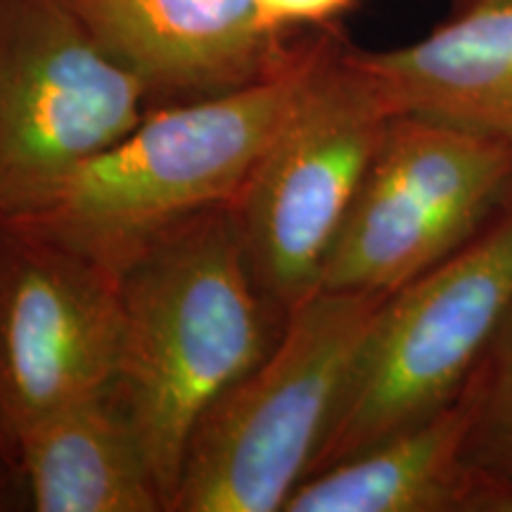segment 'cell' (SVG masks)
<instances>
[{"label":"cell","mask_w":512,"mask_h":512,"mask_svg":"<svg viewBox=\"0 0 512 512\" xmlns=\"http://www.w3.org/2000/svg\"><path fill=\"white\" fill-rule=\"evenodd\" d=\"M119 294L112 396L171 512L192 434L214 401L271 351L283 330L273 323L280 311L256 285L230 207L166 230L121 268Z\"/></svg>","instance_id":"obj_1"},{"label":"cell","mask_w":512,"mask_h":512,"mask_svg":"<svg viewBox=\"0 0 512 512\" xmlns=\"http://www.w3.org/2000/svg\"><path fill=\"white\" fill-rule=\"evenodd\" d=\"M337 41L316 36L264 79L150 110L48 209L15 221L119 275L166 230L235 202Z\"/></svg>","instance_id":"obj_2"},{"label":"cell","mask_w":512,"mask_h":512,"mask_svg":"<svg viewBox=\"0 0 512 512\" xmlns=\"http://www.w3.org/2000/svg\"><path fill=\"white\" fill-rule=\"evenodd\" d=\"M389 294L316 290L192 434L171 512L285 510L328 437Z\"/></svg>","instance_id":"obj_3"},{"label":"cell","mask_w":512,"mask_h":512,"mask_svg":"<svg viewBox=\"0 0 512 512\" xmlns=\"http://www.w3.org/2000/svg\"><path fill=\"white\" fill-rule=\"evenodd\" d=\"M510 309L512 200L475 238L384 299L311 475L456 401Z\"/></svg>","instance_id":"obj_4"},{"label":"cell","mask_w":512,"mask_h":512,"mask_svg":"<svg viewBox=\"0 0 512 512\" xmlns=\"http://www.w3.org/2000/svg\"><path fill=\"white\" fill-rule=\"evenodd\" d=\"M392 117L337 41L230 204L256 285L283 316L318 290Z\"/></svg>","instance_id":"obj_5"},{"label":"cell","mask_w":512,"mask_h":512,"mask_svg":"<svg viewBox=\"0 0 512 512\" xmlns=\"http://www.w3.org/2000/svg\"><path fill=\"white\" fill-rule=\"evenodd\" d=\"M147 102L64 0H0V219L48 209Z\"/></svg>","instance_id":"obj_6"},{"label":"cell","mask_w":512,"mask_h":512,"mask_svg":"<svg viewBox=\"0 0 512 512\" xmlns=\"http://www.w3.org/2000/svg\"><path fill=\"white\" fill-rule=\"evenodd\" d=\"M510 200V138L396 114L318 290L392 294L475 238Z\"/></svg>","instance_id":"obj_7"},{"label":"cell","mask_w":512,"mask_h":512,"mask_svg":"<svg viewBox=\"0 0 512 512\" xmlns=\"http://www.w3.org/2000/svg\"><path fill=\"white\" fill-rule=\"evenodd\" d=\"M119 354V275L0 219V427L10 446L46 415L112 392Z\"/></svg>","instance_id":"obj_8"},{"label":"cell","mask_w":512,"mask_h":512,"mask_svg":"<svg viewBox=\"0 0 512 512\" xmlns=\"http://www.w3.org/2000/svg\"><path fill=\"white\" fill-rule=\"evenodd\" d=\"M152 98L188 102L275 72L297 46L261 24L254 0H64ZM169 102V105H171Z\"/></svg>","instance_id":"obj_9"},{"label":"cell","mask_w":512,"mask_h":512,"mask_svg":"<svg viewBox=\"0 0 512 512\" xmlns=\"http://www.w3.org/2000/svg\"><path fill=\"white\" fill-rule=\"evenodd\" d=\"M477 408L479 370L422 425L304 479L285 512H512V479L470 458Z\"/></svg>","instance_id":"obj_10"},{"label":"cell","mask_w":512,"mask_h":512,"mask_svg":"<svg viewBox=\"0 0 512 512\" xmlns=\"http://www.w3.org/2000/svg\"><path fill=\"white\" fill-rule=\"evenodd\" d=\"M392 114L512 140V5L456 12L408 46L354 50Z\"/></svg>","instance_id":"obj_11"},{"label":"cell","mask_w":512,"mask_h":512,"mask_svg":"<svg viewBox=\"0 0 512 512\" xmlns=\"http://www.w3.org/2000/svg\"><path fill=\"white\" fill-rule=\"evenodd\" d=\"M38 512H159L166 501L112 392L46 415L12 441Z\"/></svg>","instance_id":"obj_12"},{"label":"cell","mask_w":512,"mask_h":512,"mask_svg":"<svg viewBox=\"0 0 512 512\" xmlns=\"http://www.w3.org/2000/svg\"><path fill=\"white\" fill-rule=\"evenodd\" d=\"M479 408L470 458L512 479V309L479 363Z\"/></svg>","instance_id":"obj_13"},{"label":"cell","mask_w":512,"mask_h":512,"mask_svg":"<svg viewBox=\"0 0 512 512\" xmlns=\"http://www.w3.org/2000/svg\"><path fill=\"white\" fill-rule=\"evenodd\" d=\"M354 3L356 0H254L261 24L280 36L297 27H325Z\"/></svg>","instance_id":"obj_14"},{"label":"cell","mask_w":512,"mask_h":512,"mask_svg":"<svg viewBox=\"0 0 512 512\" xmlns=\"http://www.w3.org/2000/svg\"><path fill=\"white\" fill-rule=\"evenodd\" d=\"M512 5V0H458V12L482 10V8H503Z\"/></svg>","instance_id":"obj_15"},{"label":"cell","mask_w":512,"mask_h":512,"mask_svg":"<svg viewBox=\"0 0 512 512\" xmlns=\"http://www.w3.org/2000/svg\"><path fill=\"white\" fill-rule=\"evenodd\" d=\"M10 456H12V446L8 437H5L3 427H0V458H10Z\"/></svg>","instance_id":"obj_16"},{"label":"cell","mask_w":512,"mask_h":512,"mask_svg":"<svg viewBox=\"0 0 512 512\" xmlns=\"http://www.w3.org/2000/svg\"><path fill=\"white\" fill-rule=\"evenodd\" d=\"M0 503H5V498H3V486H0ZM0 508H3V505H0Z\"/></svg>","instance_id":"obj_17"}]
</instances>
